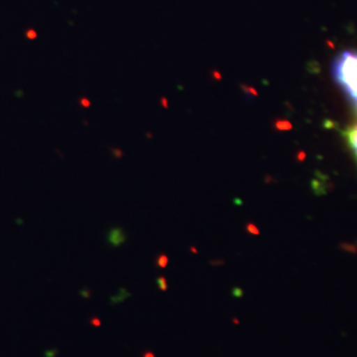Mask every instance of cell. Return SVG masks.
<instances>
[{"label":"cell","mask_w":357,"mask_h":357,"mask_svg":"<svg viewBox=\"0 0 357 357\" xmlns=\"http://www.w3.org/2000/svg\"><path fill=\"white\" fill-rule=\"evenodd\" d=\"M110 151H112L113 156L116 158V159H121V158L123 156V151H122V150H118V149H112Z\"/></svg>","instance_id":"8992f818"},{"label":"cell","mask_w":357,"mask_h":357,"mask_svg":"<svg viewBox=\"0 0 357 357\" xmlns=\"http://www.w3.org/2000/svg\"><path fill=\"white\" fill-rule=\"evenodd\" d=\"M356 110H357V105H356Z\"/></svg>","instance_id":"ba28073f"},{"label":"cell","mask_w":357,"mask_h":357,"mask_svg":"<svg viewBox=\"0 0 357 357\" xmlns=\"http://www.w3.org/2000/svg\"><path fill=\"white\" fill-rule=\"evenodd\" d=\"M79 103H81V106L82 107H85V109H88L91 106V102H90V100L88 98H85V97H82V98H79Z\"/></svg>","instance_id":"5b68a950"},{"label":"cell","mask_w":357,"mask_h":357,"mask_svg":"<svg viewBox=\"0 0 357 357\" xmlns=\"http://www.w3.org/2000/svg\"><path fill=\"white\" fill-rule=\"evenodd\" d=\"M331 73L347 100L357 105V50L339 52L332 61Z\"/></svg>","instance_id":"6da1fadb"},{"label":"cell","mask_w":357,"mask_h":357,"mask_svg":"<svg viewBox=\"0 0 357 357\" xmlns=\"http://www.w3.org/2000/svg\"><path fill=\"white\" fill-rule=\"evenodd\" d=\"M26 36L29 40H35V38H38V32L33 31V29H29V31H26Z\"/></svg>","instance_id":"277c9868"},{"label":"cell","mask_w":357,"mask_h":357,"mask_svg":"<svg viewBox=\"0 0 357 357\" xmlns=\"http://www.w3.org/2000/svg\"><path fill=\"white\" fill-rule=\"evenodd\" d=\"M160 101H162V106H163L165 109H168V102H167V98H165V97H163V98H162Z\"/></svg>","instance_id":"52a82bcc"},{"label":"cell","mask_w":357,"mask_h":357,"mask_svg":"<svg viewBox=\"0 0 357 357\" xmlns=\"http://www.w3.org/2000/svg\"><path fill=\"white\" fill-rule=\"evenodd\" d=\"M343 134H344L347 143H348L349 149L352 150V153L355 155L357 162V125L347 128Z\"/></svg>","instance_id":"7a4b0ae2"},{"label":"cell","mask_w":357,"mask_h":357,"mask_svg":"<svg viewBox=\"0 0 357 357\" xmlns=\"http://www.w3.org/2000/svg\"><path fill=\"white\" fill-rule=\"evenodd\" d=\"M167 261H168V258H167V255H159V258H158V265H159V266H160V268H166Z\"/></svg>","instance_id":"3957f363"}]
</instances>
